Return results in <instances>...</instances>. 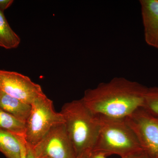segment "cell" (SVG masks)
<instances>
[{
  "label": "cell",
  "instance_id": "cell-1",
  "mask_svg": "<svg viewBox=\"0 0 158 158\" xmlns=\"http://www.w3.org/2000/svg\"><path fill=\"white\" fill-rule=\"evenodd\" d=\"M147 87L122 77L85 90L82 101L95 116L124 118L144 106Z\"/></svg>",
  "mask_w": 158,
  "mask_h": 158
},
{
  "label": "cell",
  "instance_id": "cell-2",
  "mask_svg": "<svg viewBox=\"0 0 158 158\" xmlns=\"http://www.w3.org/2000/svg\"><path fill=\"white\" fill-rule=\"evenodd\" d=\"M60 113L77 158H80L95 145L99 131L98 116L88 110L81 99L66 103Z\"/></svg>",
  "mask_w": 158,
  "mask_h": 158
},
{
  "label": "cell",
  "instance_id": "cell-3",
  "mask_svg": "<svg viewBox=\"0 0 158 158\" xmlns=\"http://www.w3.org/2000/svg\"><path fill=\"white\" fill-rule=\"evenodd\" d=\"M97 116L99 121V131L92 150L103 153L106 156L116 155L121 158L143 151L125 118Z\"/></svg>",
  "mask_w": 158,
  "mask_h": 158
},
{
  "label": "cell",
  "instance_id": "cell-4",
  "mask_svg": "<svg viewBox=\"0 0 158 158\" xmlns=\"http://www.w3.org/2000/svg\"><path fill=\"white\" fill-rule=\"evenodd\" d=\"M31 105V113L25 123V141L33 148L53 127L64 123V119L61 113L55 111L52 101L46 95L35 99Z\"/></svg>",
  "mask_w": 158,
  "mask_h": 158
},
{
  "label": "cell",
  "instance_id": "cell-5",
  "mask_svg": "<svg viewBox=\"0 0 158 158\" xmlns=\"http://www.w3.org/2000/svg\"><path fill=\"white\" fill-rule=\"evenodd\" d=\"M142 150L150 158H158V118L143 107L125 118Z\"/></svg>",
  "mask_w": 158,
  "mask_h": 158
},
{
  "label": "cell",
  "instance_id": "cell-6",
  "mask_svg": "<svg viewBox=\"0 0 158 158\" xmlns=\"http://www.w3.org/2000/svg\"><path fill=\"white\" fill-rule=\"evenodd\" d=\"M31 148L37 158H77L64 123L53 127Z\"/></svg>",
  "mask_w": 158,
  "mask_h": 158
},
{
  "label": "cell",
  "instance_id": "cell-7",
  "mask_svg": "<svg viewBox=\"0 0 158 158\" xmlns=\"http://www.w3.org/2000/svg\"><path fill=\"white\" fill-rule=\"evenodd\" d=\"M0 90L31 105L35 99L45 95L41 86L28 77L6 70H0Z\"/></svg>",
  "mask_w": 158,
  "mask_h": 158
},
{
  "label": "cell",
  "instance_id": "cell-8",
  "mask_svg": "<svg viewBox=\"0 0 158 158\" xmlns=\"http://www.w3.org/2000/svg\"><path fill=\"white\" fill-rule=\"evenodd\" d=\"M140 3L145 42L158 49V0H141Z\"/></svg>",
  "mask_w": 158,
  "mask_h": 158
},
{
  "label": "cell",
  "instance_id": "cell-9",
  "mask_svg": "<svg viewBox=\"0 0 158 158\" xmlns=\"http://www.w3.org/2000/svg\"><path fill=\"white\" fill-rule=\"evenodd\" d=\"M0 108L25 123L31 113V105L0 90Z\"/></svg>",
  "mask_w": 158,
  "mask_h": 158
},
{
  "label": "cell",
  "instance_id": "cell-10",
  "mask_svg": "<svg viewBox=\"0 0 158 158\" xmlns=\"http://www.w3.org/2000/svg\"><path fill=\"white\" fill-rule=\"evenodd\" d=\"M0 152L7 158H21V143L18 137L0 129Z\"/></svg>",
  "mask_w": 158,
  "mask_h": 158
},
{
  "label": "cell",
  "instance_id": "cell-11",
  "mask_svg": "<svg viewBox=\"0 0 158 158\" xmlns=\"http://www.w3.org/2000/svg\"><path fill=\"white\" fill-rule=\"evenodd\" d=\"M20 42L19 36L11 29L3 11L0 10V47L6 49L17 48Z\"/></svg>",
  "mask_w": 158,
  "mask_h": 158
},
{
  "label": "cell",
  "instance_id": "cell-12",
  "mask_svg": "<svg viewBox=\"0 0 158 158\" xmlns=\"http://www.w3.org/2000/svg\"><path fill=\"white\" fill-rule=\"evenodd\" d=\"M0 129L7 131L19 138H25V123L6 113L1 108Z\"/></svg>",
  "mask_w": 158,
  "mask_h": 158
},
{
  "label": "cell",
  "instance_id": "cell-13",
  "mask_svg": "<svg viewBox=\"0 0 158 158\" xmlns=\"http://www.w3.org/2000/svg\"><path fill=\"white\" fill-rule=\"evenodd\" d=\"M143 108L153 116L158 118V88H147L144 95Z\"/></svg>",
  "mask_w": 158,
  "mask_h": 158
},
{
  "label": "cell",
  "instance_id": "cell-14",
  "mask_svg": "<svg viewBox=\"0 0 158 158\" xmlns=\"http://www.w3.org/2000/svg\"><path fill=\"white\" fill-rule=\"evenodd\" d=\"M86 155L87 158H107L104 154L94 150H91Z\"/></svg>",
  "mask_w": 158,
  "mask_h": 158
},
{
  "label": "cell",
  "instance_id": "cell-15",
  "mask_svg": "<svg viewBox=\"0 0 158 158\" xmlns=\"http://www.w3.org/2000/svg\"><path fill=\"white\" fill-rule=\"evenodd\" d=\"M13 2V0H0V10L4 12L11 6Z\"/></svg>",
  "mask_w": 158,
  "mask_h": 158
},
{
  "label": "cell",
  "instance_id": "cell-16",
  "mask_svg": "<svg viewBox=\"0 0 158 158\" xmlns=\"http://www.w3.org/2000/svg\"><path fill=\"white\" fill-rule=\"evenodd\" d=\"M127 157V158H150L143 151L135 153Z\"/></svg>",
  "mask_w": 158,
  "mask_h": 158
},
{
  "label": "cell",
  "instance_id": "cell-17",
  "mask_svg": "<svg viewBox=\"0 0 158 158\" xmlns=\"http://www.w3.org/2000/svg\"><path fill=\"white\" fill-rule=\"evenodd\" d=\"M21 143V158H26V142L24 138H19Z\"/></svg>",
  "mask_w": 158,
  "mask_h": 158
},
{
  "label": "cell",
  "instance_id": "cell-18",
  "mask_svg": "<svg viewBox=\"0 0 158 158\" xmlns=\"http://www.w3.org/2000/svg\"><path fill=\"white\" fill-rule=\"evenodd\" d=\"M26 158H37L34 155L33 150L31 146L26 143Z\"/></svg>",
  "mask_w": 158,
  "mask_h": 158
},
{
  "label": "cell",
  "instance_id": "cell-19",
  "mask_svg": "<svg viewBox=\"0 0 158 158\" xmlns=\"http://www.w3.org/2000/svg\"><path fill=\"white\" fill-rule=\"evenodd\" d=\"M80 158H87V156H86V155L85 154V155L82 156Z\"/></svg>",
  "mask_w": 158,
  "mask_h": 158
},
{
  "label": "cell",
  "instance_id": "cell-20",
  "mask_svg": "<svg viewBox=\"0 0 158 158\" xmlns=\"http://www.w3.org/2000/svg\"><path fill=\"white\" fill-rule=\"evenodd\" d=\"M127 158V157H123V158Z\"/></svg>",
  "mask_w": 158,
  "mask_h": 158
},
{
  "label": "cell",
  "instance_id": "cell-21",
  "mask_svg": "<svg viewBox=\"0 0 158 158\" xmlns=\"http://www.w3.org/2000/svg\"></svg>",
  "mask_w": 158,
  "mask_h": 158
}]
</instances>
